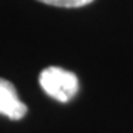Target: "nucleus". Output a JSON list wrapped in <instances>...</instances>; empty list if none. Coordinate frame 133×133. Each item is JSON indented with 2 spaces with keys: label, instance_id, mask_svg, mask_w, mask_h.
<instances>
[{
  "label": "nucleus",
  "instance_id": "f257e3e1",
  "mask_svg": "<svg viewBox=\"0 0 133 133\" xmlns=\"http://www.w3.org/2000/svg\"><path fill=\"white\" fill-rule=\"evenodd\" d=\"M38 83L43 90L46 92V95L62 104L71 101L78 92L77 76L56 65L44 68L38 76Z\"/></svg>",
  "mask_w": 133,
  "mask_h": 133
},
{
  "label": "nucleus",
  "instance_id": "f03ea898",
  "mask_svg": "<svg viewBox=\"0 0 133 133\" xmlns=\"http://www.w3.org/2000/svg\"><path fill=\"white\" fill-rule=\"evenodd\" d=\"M27 105L19 99L15 86L9 80L0 78V114L9 120L18 121L27 114Z\"/></svg>",
  "mask_w": 133,
  "mask_h": 133
},
{
  "label": "nucleus",
  "instance_id": "7ed1b4c3",
  "mask_svg": "<svg viewBox=\"0 0 133 133\" xmlns=\"http://www.w3.org/2000/svg\"><path fill=\"white\" fill-rule=\"evenodd\" d=\"M44 5L56 6V8H83L86 5H90L93 0H38Z\"/></svg>",
  "mask_w": 133,
  "mask_h": 133
}]
</instances>
